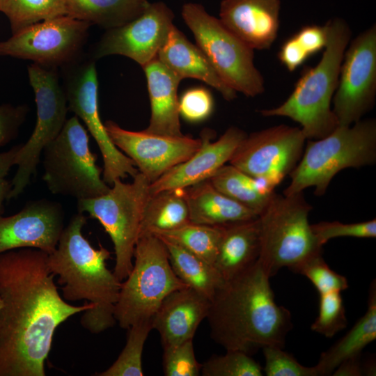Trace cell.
<instances>
[{"label":"cell","mask_w":376,"mask_h":376,"mask_svg":"<svg viewBox=\"0 0 376 376\" xmlns=\"http://www.w3.org/2000/svg\"><path fill=\"white\" fill-rule=\"evenodd\" d=\"M47 258L34 248L0 254V376H45L57 327L93 306L60 295Z\"/></svg>","instance_id":"cell-1"},{"label":"cell","mask_w":376,"mask_h":376,"mask_svg":"<svg viewBox=\"0 0 376 376\" xmlns=\"http://www.w3.org/2000/svg\"><path fill=\"white\" fill-rule=\"evenodd\" d=\"M206 319L215 343L251 356L265 346L284 348L292 328L290 311L276 303L258 261L224 281L210 300Z\"/></svg>","instance_id":"cell-2"},{"label":"cell","mask_w":376,"mask_h":376,"mask_svg":"<svg viewBox=\"0 0 376 376\" xmlns=\"http://www.w3.org/2000/svg\"><path fill=\"white\" fill-rule=\"evenodd\" d=\"M84 213L74 215L63 230L55 251L48 254L47 266L61 286L65 301L86 300L93 306L84 312L80 322L91 333L100 334L116 322L114 306L121 282L107 267L111 253L94 248L84 236Z\"/></svg>","instance_id":"cell-3"},{"label":"cell","mask_w":376,"mask_h":376,"mask_svg":"<svg viewBox=\"0 0 376 376\" xmlns=\"http://www.w3.org/2000/svg\"><path fill=\"white\" fill-rule=\"evenodd\" d=\"M326 24L328 41L319 63L303 71L292 93L282 104L259 111L263 116L287 117L298 123L308 140L324 138L339 125L331 104L352 31L340 17L330 19Z\"/></svg>","instance_id":"cell-4"},{"label":"cell","mask_w":376,"mask_h":376,"mask_svg":"<svg viewBox=\"0 0 376 376\" xmlns=\"http://www.w3.org/2000/svg\"><path fill=\"white\" fill-rule=\"evenodd\" d=\"M376 162V120L361 119L349 126L338 125L327 136L308 140L301 157L290 172L291 181L284 195L315 188L325 194L333 178L347 168L373 165Z\"/></svg>","instance_id":"cell-5"},{"label":"cell","mask_w":376,"mask_h":376,"mask_svg":"<svg viewBox=\"0 0 376 376\" xmlns=\"http://www.w3.org/2000/svg\"><path fill=\"white\" fill-rule=\"evenodd\" d=\"M312 206L303 191L281 195L275 191L258 214L260 251L258 263L270 278L283 267L297 273L312 257L322 253L308 215Z\"/></svg>","instance_id":"cell-6"},{"label":"cell","mask_w":376,"mask_h":376,"mask_svg":"<svg viewBox=\"0 0 376 376\" xmlns=\"http://www.w3.org/2000/svg\"><path fill=\"white\" fill-rule=\"evenodd\" d=\"M132 268L121 282L114 317L122 329L152 320L171 292L189 287L173 271L166 248L157 236L147 233L137 240Z\"/></svg>","instance_id":"cell-7"},{"label":"cell","mask_w":376,"mask_h":376,"mask_svg":"<svg viewBox=\"0 0 376 376\" xmlns=\"http://www.w3.org/2000/svg\"><path fill=\"white\" fill-rule=\"evenodd\" d=\"M42 180L54 194L80 199L107 193L102 169L89 147L88 130L74 116L68 119L58 136L42 152Z\"/></svg>","instance_id":"cell-8"},{"label":"cell","mask_w":376,"mask_h":376,"mask_svg":"<svg viewBox=\"0 0 376 376\" xmlns=\"http://www.w3.org/2000/svg\"><path fill=\"white\" fill-rule=\"evenodd\" d=\"M182 17L221 79L236 92L256 97L265 91V81L254 65L253 49L229 31L198 3H187Z\"/></svg>","instance_id":"cell-9"},{"label":"cell","mask_w":376,"mask_h":376,"mask_svg":"<svg viewBox=\"0 0 376 376\" xmlns=\"http://www.w3.org/2000/svg\"><path fill=\"white\" fill-rule=\"evenodd\" d=\"M150 184L139 172L132 182L117 179L107 193L77 200L78 212H86L97 219L109 235L116 256L113 273L120 281L126 279L133 266Z\"/></svg>","instance_id":"cell-10"},{"label":"cell","mask_w":376,"mask_h":376,"mask_svg":"<svg viewBox=\"0 0 376 376\" xmlns=\"http://www.w3.org/2000/svg\"><path fill=\"white\" fill-rule=\"evenodd\" d=\"M60 69L68 111L84 123L102 154L103 180L111 187L117 179L123 180L129 175L133 178L139 173L138 169L113 144L100 118L95 60L83 54Z\"/></svg>","instance_id":"cell-11"},{"label":"cell","mask_w":376,"mask_h":376,"mask_svg":"<svg viewBox=\"0 0 376 376\" xmlns=\"http://www.w3.org/2000/svg\"><path fill=\"white\" fill-rule=\"evenodd\" d=\"M27 70L35 95L36 123L31 136L22 144L17 155V169L11 181L8 201L19 196L30 183L43 148L58 136L67 120L68 101L58 69L33 63Z\"/></svg>","instance_id":"cell-12"},{"label":"cell","mask_w":376,"mask_h":376,"mask_svg":"<svg viewBox=\"0 0 376 376\" xmlns=\"http://www.w3.org/2000/svg\"><path fill=\"white\" fill-rule=\"evenodd\" d=\"M91 24L67 15L28 26L0 41V56L61 68L79 58Z\"/></svg>","instance_id":"cell-13"},{"label":"cell","mask_w":376,"mask_h":376,"mask_svg":"<svg viewBox=\"0 0 376 376\" xmlns=\"http://www.w3.org/2000/svg\"><path fill=\"white\" fill-rule=\"evenodd\" d=\"M376 97V25L350 41L343 55L334 95L333 111L340 126L362 119Z\"/></svg>","instance_id":"cell-14"},{"label":"cell","mask_w":376,"mask_h":376,"mask_svg":"<svg viewBox=\"0 0 376 376\" xmlns=\"http://www.w3.org/2000/svg\"><path fill=\"white\" fill-rule=\"evenodd\" d=\"M306 139L300 127L279 125L247 135L237 147L230 164L246 174L278 185L295 168Z\"/></svg>","instance_id":"cell-15"},{"label":"cell","mask_w":376,"mask_h":376,"mask_svg":"<svg viewBox=\"0 0 376 376\" xmlns=\"http://www.w3.org/2000/svg\"><path fill=\"white\" fill-rule=\"evenodd\" d=\"M173 19V11L164 3H149L132 21L107 30L88 55L95 61L122 55L143 67L157 58L174 26Z\"/></svg>","instance_id":"cell-16"},{"label":"cell","mask_w":376,"mask_h":376,"mask_svg":"<svg viewBox=\"0 0 376 376\" xmlns=\"http://www.w3.org/2000/svg\"><path fill=\"white\" fill-rule=\"evenodd\" d=\"M104 126L113 144L135 164L150 183L171 169L186 161L201 147V139L182 135L169 136L130 131L112 120Z\"/></svg>","instance_id":"cell-17"},{"label":"cell","mask_w":376,"mask_h":376,"mask_svg":"<svg viewBox=\"0 0 376 376\" xmlns=\"http://www.w3.org/2000/svg\"><path fill=\"white\" fill-rule=\"evenodd\" d=\"M63 221L61 204L47 199L31 201L11 216L0 215V254L22 248L51 254L64 228Z\"/></svg>","instance_id":"cell-18"},{"label":"cell","mask_w":376,"mask_h":376,"mask_svg":"<svg viewBox=\"0 0 376 376\" xmlns=\"http://www.w3.org/2000/svg\"><path fill=\"white\" fill-rule=\"evenodd\" d=\"M212 131L204 130L199 149L188 159L150 183V194L172 189H186L209 180L229 162L246 134L238 127H230L217 141H212Z\"/></svg>","instance_id":"cell-19"},{"label":"cell","mask_w":376,"mask_h":376,"mask_svg":"<svg viewBox=\"0 0 376 376\" xmlns=\"http://www.w3.org/2000/svg\"><path fill=\"white\" fill-rule=\"evenodd\" d=\"M280 0H222L219 20L252 49L271 47L280 26Z\"/></svg>","instance_id":"cell-20"},{"label":"cell","mask_w":376,"mask_h":376,"mask_svg":"<svg viewBox=\"0 0 376 376\" xmlns=\"http://www.w3.org/2000/svg\"><path fill=\"white\" fill-rule=\"evenodd\" d=\"M210 300L189 287L175 290L162 301L155 313L152 329L160 337L163 349L194 339L207 318Z\"/></svg>","instance_id":"cell-21"},{"label":"cell","mask_w":376,"mask_h":376,"mask_svg":"<svg viewBox=\"0 0 376 376\" xmlns=\"http://www.w3.org/2000/svg\"><path fill=\"white\" fill-rule=\"evenodd\" d=\"M147 80L151 115L145 131L169 136L181 132L178 88L181 79L157 58L142 67Z\"/></svg>","instance_id":"cell-22"},{"label":"cell","mask_w":376,"mask_h":376,"mask_svg":"<svg viewBox=\"0 0 376 376\" xmlns=\"http://www.w3.org/2000/svg\"><path fill=\"white\" fill-rule=\"evenodd\" d=\"M157 58L181 80L199 79L216 89L228 101L237 96V92L221 79L201 49L175 26Z\"/></svg>","instance_id":"cell-23"},{"label":"cell","mask_w":376,"mask_h":376,"mask_svg":"<svg viewBox=\"0 0 376 376\" xmlns=\"http://www.w3.org/2000/svg\"><path fill=\"white\" fill-rule=\"evenodd\" d=\"M221 230L213 265L226 281L258 261L260 251L258 217L221 226Z\"/></svg>","instance_id":"cell-24"},{"label":"cell","mask_w":376,"mask_h":376,"mask_svg":"<svg viewBox=\"0 0 376 376\" xmlns=\"http://www.w3.org/2000/svg\"><path fill=\"white\" fill-rule=\"evenodd\" d=\"M190 222L220 226L258 217L254 211L224 194L210 180L185 189Z\"/></svg>","instance_id":"cell-25"},{"label":"cell","mask_w":376,"mask_h":376,"mask_svg":"<svg viewBox=\"0 0 376 376\" xmlns=\"http://www.w3.org/2000/svg\"><path fill=\"white\" fill-rule=\"evenodd\" d=\"M376 339V285L371 283L365 314L352 328L327 350L323 352L315 365L320 376L331 375L343 361L361 354L363 348Z\"/></svg>","instance_id":"cell-26"},{"label":"cell","mask_w":376,"mask_h":376,"mask_svg":"<svg viewBox=\"0 0 376 376\" xmlns=\"http://www.w3.org/2000/svg\"><path fill=\"white\" fill-rule=\"evenodd\" d=\"M66 15L107 30L120 26L138 17L148 0H63Z\"/></svg>","instance_id":"cell-27"},{"label":"cell","mask_w":376,"mask_h":376,"mask_svg":"<svg viewBox=\"0 0 376 376\" xmlns=\"http://www.w3.org/2000/svg\"><path fill=\"white\" fill-rule=\"evenodd\" d=\"M209 180L219 191L258 215L267 205L275 188L268 180L250 176L231 164L224 165Z\"/></svg>","instance_id":"cell-28"},{"label":"cell","mask_w":376,"mask_h":376,"mask_svg":"<svg viewBox=\"0 0 376 376\" xmlns=\"http://www.w3.org/2000/svg\"><path fill=\"white\" fill-rule=\"evenodd\" d=\"M189 222L185 189L162 191L150 194L147 200L139 237L157 231L175 229Z\"/></svg>","instance_id":"cell-29"},{"label":"cell","mask_w":376,"mask_h":376,"mask_svg":"<svg viewBox=\"0 0 376 376\" xmlns=\"http://www.w3.org/2000/svg\"><path fill=\"white\" fill-rule=\"evenodd\" d=\"M161 240L175 275L187 286L211 300L225 281L214 265L177 244Z\"/></svg>","instance_id":"cell-30"},{"label":"cell","mask_w":376,"mask_h":376,"mask_svg":"<svg viewBox=\"0 0 376 376\" xmlns=\"http://www.w3.org/2000/svg\"><path fill=\"white\" fill-rule=\"evenodd\" d=\"M221 226L189 222L175 229L152 233L214 265L221 236Z\"/></svg>","instance_id":"cell-31"},{"label":"cell","mask_w":376,"mask_h":376,"mask_svg":"<svg viewBox=\"0 0 376 376\" xmlns=\"http://www.w3.org/2000/svg\"><path fill=\"white\" fill-rule=\"evenodd\" d=\"M0 12L13 33L35 23L66 15L63 0H0Z\"/></svg>","instance_id":"cell-32"},{"label":"cell","mask_w":376,"mask_h":376,"mask_svg":"<svg viewBox=\"0 0 376 376\" xmlns=\"http://www.w3.org/2000/svg\"><path fill=\"white\" fill-rule=\"evenodd\" d=\"M152 329V320L141 321L128 328L126 343L117 359L96 376H143L142 354L146 339Z\"/></svg>","instance_id":"cell-33"},{"label":"cell","mask_w":376,"mask_h":376,"mask_svg":"<svg viewBox=\"0 0 376 376\" xmlns=\"http://www.w3.org/2000/svg\"><path fill=\"white\" fill-rule=\"evenodd\" d=\"M203 376H262L263 370L251 355L238 350H226L213 355L201 364Z\"/></svg>","instance_id":"cell-34"},{"label":"cell","mask_w":376,"mask_h":376,"mask_svg":"<svg viewBox=\"0 0 376 376\" xmlns=\"http://www.w3.org/2000/svg\"><path fill=\"white\" fill-rule=\"evenodd\" d=\"M341 292L320 294L318 315L311 324V330L331 338L347 325Z\"/></svg>","instance_id":"cell-35"},{"label":"cell","mask_w":376,"mask_h":376,"mask_svg":"<svg viewBox=\"0 0 376 376\" xmlns=\"http://www.w3.org/2000/svg\"><path fill=\"white\" fill-rule=\"evenodd\" d=\"M163 370L166 376H198L201 364L196 360L193 339L163 349Z\"/></svg>","instance_id":"cell-36"},{"label":"cell","mask_w":376,"mask_h":376,"mask_svg":"<svg viewBox=\"0 0 376 376\" xmlns=\"http://www.w3.org/2000/svg\"><path fill=\"white\" fill-rule=\"evenodd\" d=\"M297 273L308 278L319 294L346 290L347 279L332 270L324 261L322 253L316 255L305 262Z\"/></svg>","instance_id":"cell-37"},{"label":"cell","mask_w":376,"mask_h":376,"mask_svg":"<svg viewBox=\"0 0 376 376\" xmlns=\"http://www.w3.org/2000/svg\"><path fill=\"white\" fill-rule=\"evenodd\" d=\"M283 347L275 345L262 348L265 364L263 369L267 376H320L315 366H304Z\"/></svg>","instance_id":"cell-38"},{"label":"cell","mask_w":376,"mask_h":376,"mask_svg":"<svg viewBox=\"0 0 376 376\" xmlns=\"http://www.w3.org/2000/svg\"><path fill=\"white\" fill-rule=\"evenodd\" d=\"M312 231L318 243L323 246L329 240L340 237L375 238L376 237V219L343 224L340 221H320L311 224Z\"/></svg>","instance_id":"cell-39"},{"label":"cell","mask_w":376,"mask_h":376,"mask_svg":"<svg viewBox=\"0 0 376 376\" xmlns=\"http://www.w3.org/2000/svg\"><path fill=\"white\" fill-rule=\"evenodd\" d=\"M214 107L212 93L203 86L187 88L178 99L180 116L191 123L207 120L212 115Z\"/></svg>","instance_id":"cell-40"},{"label":"cell","mask_w":376,"mask_h":376,"mask_svg":"<svg viewBox=\"0 0 376 376\" xmlns=\"http://www.w3.org/2000/svg\"><path fill=\"white\" fill-rule=\"evenodd\" d=\"M29 110L26 104L0 105V146L8 144L16 138Z\"/></svg>","instance_id":"cell-41"},{"label":"cell","mask_w":376,"mask_h":376,"mask_svg":"<svg viewBox=\"0 0 376 376\" xmlns=\"http://www.w3.org/2000/svg\"><path fill=\"white\" fill-rule=\"evenodd\" d=\"M294 36L311 56L325 48L328 41L327 26L326 23L324 25H305Z\"/></svg>","instance_id":"cell-42"},{"label":"cell","mask_w":376,"mask_h":376,"mask_svg":"<svg viewBox=\"0 0 376 376\" xmlns=\"http://www.w3.org/2000/svg\"><path fill=\"white\" fill-rule=\"evenodd\" d=\"M310 57L293 35L281 45L278 58L290 72H293Z\"/></svg>","instance_id":"cell-43"},{"label":"cell","mask_w":376,"mask_h":376,"mask_svg":"<svg viewBox=\"0 0 376 376\" xmlns=\"http://www.w3.org/2000/svg\"><path fill=\"white\" fill-rule=\"evenodd\" d=\"M361 355L349 358L340 363L334 370L331 375L334 376H361L363 375V364L361 362Z\"/></svg>","instance_id":"cell-44"},{"label":"cell","mask_w":376,"mask_h":376,"mask_svg":"<svg viewBox=\"0 0 376 376\" xmlns=\"http://www.w3.org/2000/svg\"><path fill=\"white\" fill-rule=\"evenodd\" d=\"M22 144L15 146L8 151L0 152V178H4L10 168L15 165V159Z\"/></svg>","instance_id":"cell-45"},{"label":"cell","mask_w":376,"mask_h":376,"mask_svg":"<svg viewBox=\"0 0 376 376\" xmlns=\"http://www.w3.org/2000/svg\"><path fill=\"white\" fill-rule=\"evenodd\" d=\"M11 187V182L4 178H0V215L3 212V203L6 200L8 201Z\"/></svg>","instance_id":"cell-46"},{"label":"cell","mask_w":376,"mask_h":376,"mask_svg":"<svg viewBox=\"0 0 376 376\" xmlns=\"http://www.w3.org/2000/svg\"><path fill=\"white\" fill-rule=\"evenodd\" d=\"M1 306H2V301H1V297H0V309H1Z\"/></svg>","instance_id":"cell-47"}]
</instances>
